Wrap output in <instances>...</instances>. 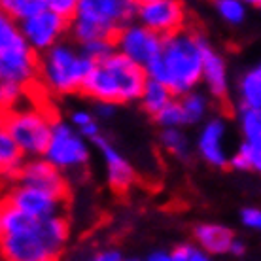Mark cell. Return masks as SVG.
Segmentation results:
<instances>
[{
  "instance_id": "6da1fadb",
  "label": "cell",
  "mask_w": 261,
  "mask_h": 261,
  "mask_svg": "<svg viewBox=\"0 0 261 261\" xmlns=\"http://www.w3.org/2000/svg\"><path fill=\"white\" fill-rule=\"evenodd\" d=\"M0 235L4 261H59L70 241V222L65 214L34 220L4 204Z\"/></svg>"
},
{
  "instance_id": "7a4b0ae2",
  "label": "cell",
  "mask_w": 261,
  "mask_h": 261,
  "mask_svg": "<svg viewBox=\"0 0 261 261\" xmlns=\"http://www.w3.org/2000/svg\"><path fill=\"white\" fill-rule=\"evenodd\" d=\"M202 33L184 29L163 38V51L144 70L150 80L167 85L176 98L184 97L202 84Z\"/></svg>"
},
{
  "instance_id": "3957f363",
  "label": "cell",
  "mask_w": 261,
  "mask_h": 261,
  "mask_svg": "<svg viewBox=\"0 0 261 261\" xmlns=\"http://www.w3.org/2000/svg\"><path fill=\"white\" fill-rule=\"evenodd\" d=\"M137 0H80L68 34L76 46L114 38L123 27L137 21Z\"/></svg>"
},
{
  "instance_id": "277c9868",
  "label": "cell",
  "mask_w": 261,
  "mask_h": 261,
  "mask_svg": "<svg viewBox=\"0 0 261 261\" xmlns=\"http://www.w3.org/2000/svg\"><path fill=\"white\" fill-rule=\"evenodd\" d=\"M95 68L74 42H61L40 55L38 78L47 91L59 97L82 93L85 80Z\"/></svg>"
},
{
  "instance_id": "5b68a950",
  "label": "cell",
  "mask_w": 261,
  "mask_h": 261,
  "mask_svg": "<svg viewBox=\"0 0 261 261\" xmlns=\"http://www.w3.org/2000/svg\"><path fill=\"white\" fill-rule=\"evenodd\" d=\"M40 55L21 33L19 23L0 13V82L29 87L38 78Z\"/></svg>"
},
{
  "instance_id": "8992f818",
  "label": "cell",
  "mask_w": 261,
  "mask_h": 261,
  "mask_svg": "<svg viewBox=\"0 0 261 261\" xmlns=\"http://www.w3.org/2000/svg\"><path fill=\"white\" fill-rule=\"evenodd\" d=\"M55 119L49 118L38 106L23 105L4 112L2 130L13 138L27 159L44 157L51 140V129Z\"/></svg>"
},
{
  "instance_id": "52a82bcc",
  "label": "cell",
  "mask_w": 261,
  "mask_h": 261,
  "mask_svg": "<svg viewBox=\"0 0 261 261\" xmlns=\"http://www.w3.org/2000/svg\"><path fill=\"white\" fill-rule=\"evenodd\" d=\"M44 157L70 180L78 174H84L89 165V159H91L89 140H85L80 135V130L74 129L68 121L55 119L51 140Z\"/></svg>"
},
{
  "instance_id": "ba28073f",
  "label": "cell",
  "mask_w": 261,
  "mask_h": 261,
  "mask_svg": "<svg viewBox=\"0 0 261 261\" xmlns=\"http://www.w3.org/2000/svg\"><path fill=\"white\" fill-rule=\"evenodd\" d=\"M137 23L161 38L188 29V10L178 0H140L137 8Z\"/></svg>"
},
{
  "instance_id": "9c48e42d",
  "label": "cell",
  "mask_w": 261,
  "mask_h": 261,
  "mask_svg": "<svg viewBox=\"0 0 261 261\" xmlns=\"http://www.w3.org/2000/svg\"><path fill=\"white\" fill-rule=\"evenodd\" d=\"M4 204L17 208L34 220H46L57 214H65L63 210L66 201L47 191L29 188L23 184H10V188L4 193Z\"/></svg>"
},
{
  "instance_id": "30bf717a",
  "label": "cell",
  "mask_w": 261,
  "mask_h": 261,
  "mask_svg": "<svg viewBox=\"0 0 261 261\" xmlns=\"http://www.w3.org/2000/svg\"><path fill=\"white\" fill-rule=\"evenodd\" d=\"M114 42H116L118 53H121L123 57L130 59L133 63L140 65L142 68H146L163 51V38L148 31L146 27H142L137 21L123 27L114 36Z\"/></svg>"
},
{
  "instance_id": "8fae6325",
  "label": "cell",
  "mask_w": 261,
  "mask_h": 261,
  "mask_svg": "<svg viewBox=\"0 0 261 261\" xmlns=\"http://www.w3.org/2000/svg\"><path fill=\"white\" fill-rule=\"evenodd\" d=\"M21 33L38 55H44L57 44L65 42V36L70 33V23L53 13L49 8L46 12L34 15L33 19L21 23Z\"/></svg>"
},
{
  "instance_id": "7c38bea8",
  "label": "cell",
  "mask_w": 261,
  "mask_h": 261,
  "mask_svg": "<svg viewBox=\"0 0 261 261\" xmlns=\"http://www.w3.org/2000/svg\"><path fill=\"white\" fill-rule=\"evenodd\" d=\"M227 121L222 116L208 118L199 127L195 138V151L212 169L229 167L231 153L227 150Z\"/></svg>"
},
{
  "instance_id": "4fadbf2b",
  "label": "cell",
  "mask_w": 261,
  "mask_h": 261,
  "mask_svg": "<svg viewBox=\"0 0 261 261\" xmlns=\"http://www.w3.org/2000/svg\"><path fill=\"white\" fill-rule=\"evenodd\" d=\"M13 184H23L29 188H36V190L47 191L51 195H57L68 201L70 180L57 167H53L46 157L27 159L25 167H23V170L19 172V176Z\"/></svg>"
},
{
  "instance_id": "5bb4252c",
  "label": "cell",
  "mask_w": 261,
  "mask_h": 261,
  "mask_svg": "<svg viewBox=\"0 0 261 261\" xmlns=\"http://www.w3.org/2000/svg\"><path fill=\"white\" fill-rule=\"evenodd\" d=\"M93 146H97L98 153L102 155L106 169V184L114 193H125L137 182V170L129 163V159L114 146V144L100 135L93 140Z\"/></svg>"
},
{
  "instance_id": "9a60e30c",
  "label": "cell",
  "mask_w": 261,
  "mask_h": 261,
  "mask_svg": "<svg viewBox=\"0 0 261 261\" xmlns=\"http://www.w3.org/2000/svg\"><path fill=\"white\" fill-rule=\"evenodd\" d=\"M202 49V84L206 87V93L216 100H223L227 98L229 89H231V82H229V68L227 61L218 51L210 40L202 34L201 40Z\"/></svg>"
},
{
  "instance_id": "2e32d148",
  "label": "cell",
  "mask_w": 261,
  "mask_h": 261,
  "mask_svg": "<svg viewBox=\"0 0 261 261\" xmlns=\"http://www.w3.org/2000/svg\"><path fill=\"white\" fill-rule=\"evenodd\" d=\"M191 239L193 246L202 250L204 254L218 257V255H229L231 244L237 239L233 229L220 222H199L191 227Z\"/></svg>"
},
{
  "instance_id": "e0dca14e",
  "label": "cell",
  "mask_w": 261,
  "mask_h": 261,
  "mask_svg": "<svg viewBox=\"0 0 261 261\" xmlns=\"http://www.w3.org/2000/svg\"><path fill=\"white\" fill-rule=\"evenodd\" d=\"M237 108L261 110V61L242 70L235 84Z\"/></svg>"
},
{
  "instance_id": "ac0fdd59",
  "label": "cell",
  "mask_w": 261,
  "mask_h": 261,
  "mask_svg": "<svg viewBox=\"0 0 261 261\" xmlns=\"http://www.w3.org/2000/svg\"><path fill=\"white\" fill-rule=\"evenodd\" d=\"M25 163L27 157L23 155L19 146L13 142V138L8 133L0 130V169L4 180H10V184L15 182Z\"/></svg>"
},
{
  "instance_id": "d6986e66",
  "label": "cell",
  "mask_w": 261,
  "mask_h": 261,
  "mask_svg": "<svg viewBox=\"0 0 261 261\" xmlns=\"http://www.w3.org/2000/svg\"><path fill=\"white\" fill-rule=\"evenodd\" d=\"M157 140L165 153H169L176 161H184V163L190 161L195 150L190 135L184 129H161L157 135Z\"/></svg>"
},
{
  "instance_id": "ffe728a7",
  "label": "cell",
  "mask_w": 261,
  "mask_h": 261,
  "mask_svg": "<svg viewBox=\"0 0 261 261\" xmlns=\"http://www.w3.org/2000/svg\"><path fill=\"white\" fill-rule=\"evenodd\" d=\"M174 98L176 97L172 95V91H170L167 85L148 78V82H146V85H144L142 89V95L138 98V106H140V110L144 114L155 118L157 114L163 110L169 102H172Z\"/></svg>"
},
{
  "instance_id": "44dd1931",
  "label": "cell",
  "mask_w": 261,
  "mask_h": 261,
  "mask_svg": "<svg viewBox=\"0 0 261 261\" xmlns=\"http://www.w3.org/2000/svg\"><path fill=\"white\" fill-rule=\"evenodd\" d=\"M235 121L241 133V142L261 151V110L237 108Z\"/></svg>"
},
{
  "instance_id": "7402d4cb",
  "label": "cell",
  "mask_w": 261,
  "mask_h": 261,
  "mask_svg": "<svg viewBox=\"0 0 261 261\" xmlns=\"http://www.w3.org/2000/svg\"><path fill=\"white\" fill-rule=\"evenodd\" d=\"M180 105H182L184 116H186V123L188 127L193 125H202L208 119L210 112V95L202 91H191L188 95L180 97Z\"/></svg>"
},
{
  "instance_id": "603a6c76",
  "label": "cell",
  "mask_w": 261,
  "mask_h": 261,
  "mask_svg": "<svg viewBox=\"0 0 261 261\" xmlns=\"http://www.w3.org/2000/svg\"><path fill=\"white\" fill-rule=\"evenodd\" d=\"M0 8L4 15L21 25L25 21L33 19L34 15L46 12L47 0H2Z\"/></svg>"
},
{
  "instance_id": "cb8c5ba5",
  "label": "cell",
  "mask_w": 261,
  "mask_h": 261,
  "mask_svg": "<svg viewBox=\"0 0 261 261\" xmlns=\"http://www.w3.org/2000/svg\"><path fill=\"white\" fill-rule=\"evenodd\" d=\"M248 4L242 0H216L214 10L218 17L229 27H241L248 17Z\"/></svg>"
},
{
  "instance_id": "d4e9b609",
  "label": "cell",
  "mask_w": 261,
  "mask_h": 261,
  "mask_svg": "<svg viewBox=\"0 0 261 261\" xmlns=\"http://www.w3.org/2000/svg\"><path fill=\"white\" fill-rule=\"evenodd\" d=\"M153 119V123L161 129H184V127H188L186 123V116H184V110H182V105H180V98H174L172 102L165 106L163 110L157 114Z\"/></svg>"
},
{
  "instance_id": "484cf974",
  "label": "cell",
  "mask_w": 261,
  "mask_h": 261,
  "mask_svg": "<svg viewBox=\"0 0 261 261\" xmlns=\"http://www.w3.org/2000/svg\"><path fill=\"white\" fill-rule=\"evenodd\" d=\"M78 47H80V51L84 53L89 61H93L95 65H98V63H102V61H106V59H110L114 53H118L114 38L93 40L89 44H84V46H78Z\"/></svg>"
},
{
  "instance_id": "4316f807",
  "label": "cell",
  "mask_w": 261,
  "mask_h": 261,
  "mask_svg": "<svg viewBox=\"0 0 261 261\" xmlns=\"http://www.w3.org/2000/svg\"><path fill=\"white\" fill-rule=\"evenodd\" d=\"M25 91L27 87L19 84H12V82H0V102L4 112L13 110L17 106L23 105L25 100Z\"/></svg>"
},
{
  "instance_id": "83f0119b",
  "label": "cell",
  "mask_w": 261,
  "mask_h": 261,
  "mask_svg": "<svg viewBox=\"0 0 261 261\" xmlns=\"http://www.w3.org/2000/svg\"><path fill=\"white\" fill-rule=\"evenodd\" d=\"M239 222L244 229L261 233V206H242L239 212Z\"/></svg>"
},
{
  "instance_id": "f1b7e54d",
  "label": "cell",
  "mask_w": 261,
  "mask_h": 261,
  "mask_svg": "<svg viewBox=\"0 0 261 261\" xmlns=\"http://www.w3.org/2000/svg\"><path fill=\"white\" fill-rule=\"evenodd\" d=\"M78 2L80 0H47V8L65 21L72 23V19L78 13Z\"/></svg>"
},
{
  "instance_id": "f546056e",
  "label": "cell",
  "mask_w": 261,
  "mask_h": 261,
  "mask_svg": "<svg viewBox=\"0 0 261 261\" xmlns=\"http://www.w3.org/2000/svg\"><path fill=\"white\" fill-rule=\"evenodd\" d=\"M93 121H97V119L93 116V112L87 110V108H76V110H72L70 116H68V123L78 130L85 129V127L91 125Z\"/></svg>"
},
{
  "instance_id": "4dcf8cb0",
  "label": "cell",
  "mask_w": 261,
  "mask_h": 261,
  "mask_svg": "<svg viewBox=\"0 0 261 261\" xmlns=\"http://www.w3.org/2000/svg\"><path fill=\"white\" fill-rule=\"evenodd\" d=\"M93 116L95 119L100 121H110L116 114H118V105L114 102H93Z\"/></svg>"
},
{
  "instance_id": "1f68e13d",
  "label": "cell",
  "mask_w": 261,
  "mask_h": 261,
  "mask_svg": "<svg viewBox=\"0 0 261 261\" xmlns=\"http://www.w3.org/2000/svg\"><path fill=\"white\" fill-rule=\"evenodd\" d=\"M123 254L118 248H100L97 252H93L89 257H85L84 261H123Z\"/></svg>"
},
{
  "instance_id": "d6a6232c",
  "label": "cell",
  "mask_w": 261,
  "mask_h": 261,
  "mask_svg": "<svg viewBox=\"0 0 261 261\" xmlns=\"http://www.w3.org/2000/svg\"><path fill=\"white\" fill-rule=\"evenodd\" d=\"M191 250H193V244H188V242L178 244L170 250V261H190Z\"/></svg>"
},
{
  "instance_id": "836d02e7",
  "label": "cell",
  "mask_w": 261,
  "mask_h": 261,
  "mask_svg": "<svg viewBox=\"0 0 261 261\" xmlns=\"http://www.w3.org/2000/svg\"><path fill=\"white\" fill-rule=\"evenodd\" d=\"M142 261H170V252L163 248L151 250V252L146 254V257Z\"/></svg>"
},
{
  "instance_id": "e575fe53",
  "label": "cell",
  "mask_w": 261,
  "mask_h": 261,
  "mask_svg": "<svg viewBox=\"0 0 261 261\" xmlns=\"http://www.w3.org/2000/svg\"><path fill=\"white\" fill-rule=\"evenodd\" d=\"M246 250H248V246H246V242L242 241V239H239V237H237L235 241H233V244H231L229 255H233V257H242V255H246Z\"/></svg>"
},
{
  "instance_id": "d590c367",
  "label": "cell",
  "mask_w": 261,
  "mask_h": 261,
  "mask_svg": "<svg viewBox=\"0 0 261 261\" xmlns=\"http://www.w3.org/2000/svg\"><path fill=\"white\" fill-rule=\"evenodd\" d=\"M190 261H216V259L212 257V255L204 254L202 250H199V248H195V246H193V250H191Z\"/></svg>"
},
{
  "instance_id": "8d00e7d4",
  "label": "cell",
  "mask_w": 261,
  "mask_h": 261,
  "mask_svg": "<svg viewBox=\"0 0 261 261\" xmlns=\"http://www.w3.org/2000/svg\"><path fill=\"white\" fill-rule=\"evenodd\" d=\"M252 8H255V10H259V12H261V0H255V2H252Z\"/></svg>"
},
{
  "instance_id": "74e56055",
  "label": "cell",
  "mask_w": 261,
  "mask_h": 261,
  "mask_svg": "<svg viewBox=\"0 0 261 261\" xmlns=\"http://www.w3.org/2000/svg\"><path fill=\"white\" fill-rule=\"evenodd\" d=\"M123 261H142V259H138V257H125Z\"/></svg>"
}]
</instances>
